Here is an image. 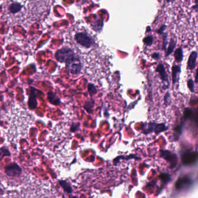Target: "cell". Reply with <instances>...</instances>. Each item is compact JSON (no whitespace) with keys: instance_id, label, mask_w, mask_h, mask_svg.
I'll return each mask as SVG.
<instances>
[{"instance_id":"12","label":"cell","mask_w":198,"mask_h":198,"mask_svg":"<svg viewBox=\"0 0 198 198\" xmlns=\"http://www.w3.org/2000/svg\"><path fill=\"white\" fill-rule=\"evenodd\" d=\"M48 100L50 103L52 104H53V105H59L61 103V101H60L59 97L52 91H50V92H48Z\"/></svg>"},{"instance_id":"15","label":"cell","mask_w":198,"mask_h":198,"mask_svg":"<svg viewBox=\"0 0 198 198\" xmlns=\"http://www.w3.org/2000/svg\"><path fill=\"white\" fill-rule=\"evenodd\" d=\"M174 58L177 62H181L183 59V51L181 48H178L174 52Z\"/></svg>"},{"instance_id":"17","label":"cell","mask_w":198,"mask_h":198,"mask_svg":"<svg viewBox=\"0 0 198 198\" xmlns=\"http://www.w3.org/2000/svg\"><path fill=\"white\" fill-rule=\"evenodd\" d=\"M176 43L175 40L173 38H171L170 42H169V46L167 49L166 52V56H169L170 55H171L174 50V48L176 47Z\"/></svg>"},{"instance_id":"24","label":"cell","mask_w":198,"mask_h":198,"mask_svg":"<svg viewBox=\"0 0 198 198\" xmlns=\"http://www.w3.org/2000/svg\"><path fill=\"white\" fill-rule=\"evenodd\" d=\"M187 85H188V87L190 89L191 92H194V87H195L193 81L192 79L189 80L188 81V82H187Z\"/></svg>"},{"instance_id":"34","label":"cell","mask_w":198,"mask_h":198,"mask_svg":"<svg viewBox=\"0 0 198 198\" xmlns=\"http://www.w3.org/2000/svg\"><path fill=\"white\" fill-rule=\"evenodd\" d=\"M70 198H78V197H77V196H72V197H70Z\"/></svg>"},{"instance_id":"11","label":"cell","mask_w":198,"mask_h":198,"mask_svg":"<svg viewBox=\"0 0 198 198\" xmlns=\"http://www.w3.org/2000/svg\"><path fill=\"white\" fill-rule=\"evenodd\" d=\"M156 71L159 74L160 77H161L162 81H164V82H168V74H167L166 70H165V67L162 64H159L158 66L156 69Z\"/></svg>"},{"instance_id":"29","label":"cell","mask_w":198,"mask_h":198,"mask_svg":"<svg viewBox=\"0 0 198 198\" xmlns=\"http://www.w3.org/2000/svg\"><path fill=\"white\" fill-rule=\"evenodd\" d=\"M165 29H166V25H163L157 31V33L160 34H162L163 33V31H164V30H165Z\"/></svg>"},{"instance_id":"14","label":"cell","mask_w":198,"mask_h":198,"mask_svg":"<svg viewBox=\"0 0 198 198\" xmlns=\"http://www.w3.org/2000/svg\"><path fill=\"white\" fill-rule=\"evenodd\" d=\"M181 68L178 66H173L172 67V79L174 84L176 83L178 74L180 73Z\"/></svg>"},{"instance_id":"33","label":"cell","mask_w":198,"mask_h":198,"mask_svg":"<svg viewBox=\"0 0 198 198\" xmlns=\"http://www.w3.org/2000/svg\"><path fill=\"white\" fill-rule=\"evenodd\" d=\"M174 1V0H167V1H168V2H171V1Z\"/></svg>"},{"instance_id":"23","label":"cell","mask_w":198,"mask_h":198,"mask_svg":"<svg viewBox=\"0 0 198 198\" xmlns=\"http://www.w3.org/2000/svg\"><path fill=\"white\" fill-rule=\"evenodd\" d=\"M144 42L145 44H147V45H148V46H151L153 43V37L152 36L146 37L144 39Z\"/></svg>"},{"instance_id":"27","label":"cell","mask_w":198,"mask_h":198,"mask_svg":"<svg viewBox=\"0 0 198 198\" xmlns=\"http://www.w3.org/2000/svg\"><path fill=\"white\" fill-rule=\"evenodd\" d=\"M79 124H73V125L71 126V129H70V130L72 132H75L78 129V127H79Z\"/></svg>"},{"instance_id":"4","label":"cell","mask_w":198,"mask_h":198,"mask_svg":"<svg viewBox=\"0 0 198 198\" xmlns=\"http://www.w3.org/2000/svg\"><path fill=\"white\" fill-rule=\"evenodd\" d=\"M198 161V152H187L182 155V162L185 165H192Z\"/></svg>"},{"instance_id":"30","label":"cell","mask_w":198,"mask_h":198,"mask_svg":"<svg viewBox=\"0 0 198 198\" xmlns=\"http://www.w3.org/2000/svg\"><path fill=\"white\" fill-rule=\"evenodd\" d=\"M152 57L154 59H159V55L158 53H154V54L152 55Z\"/></svg>"},{"instance_id":"16","label":"cell","mask_w":198,"mask_h":198,"mask_svg":"<svg viewBox=\"0 0 198 198\" xmlns=\"http://www.w3.org/2000/svg\"><path fill=\"white\" fill-rule=\"evenodd\" d=\"M168 129V127L164 124H156L154 132L156 134L165 132Z\"/></svg>"},{"instance_id":"9","label":"cell","mask_w":198,"mask_h":198,"mask_svg":"<svg viewBox=\"0 0 198 198\" xmlns=\"http://www.w3.org/2000/svg\"><path fill=\"white\" fill-rule=\"evenodd\" d=\"M23 7V6L20 3L18 2H14L9 5L8 10L11 14H16L22 11Z\"/></svg>"},{"instance_id":"35","label":"cell","mask_w":198,"mask_h":198,"mask_svg":"<svg viewBox=\"0 0 198 198\" xmlns=\"http://www.w3.org/2000/svg\"><path fill=\"white\" fill-rule=\"evenodd\" d=\"M1 191H2V190L1 189V188H0V192H1Z\"/></svg>"},{"instance_id":"8","label":"cell","mask_w":198,"mask_h":198,"mask_svg":"<svg viewBox=\"0 0 198 198\" xmlns=\"http://www.w3.org/2000/svg\"><path fill=\"white\" fill-rule=\"evenodd\" d=\"M28 105L30 110H34L37 107V96L35 93L34 90H31V93L30 95L29 99L28 102Z\"/></svg>"},{"instance_id":"13","label":"cell","mask_w":198,"mask_h":198,"mask_svg":"<svg viewBox=\"0 0 198 198\" xmlns=\"http://www.w3.org/2000/svg\"><path fill=\"white\" fill-rule=\"evenodd\" d=\"M59 183L60 186L63 188L64 191L67 193H73V189L69 183L66 180H60Z\"/></svg>"},{"instance_id":"2","label":"cell","mask_w":198,"mask_h":198,"mask_svg":"<svg viewBox=\"0 0 198 198\" xmlns=\"http://www.w3.org/2000/svg\"><path fill=\"white\" fill-rule=\"evenodd\" d=\"M5 173L9 177H17L20 176L22 173V169L20 166L16 163H13L4 168Z\"/></svg>"},{"instance_id":"18","label":"cell","mask_w":198,"mask_h":198,"mask_svg":"<svg viewBox=\"0 0 198 198\" xmlns=\"http://www.w3.org/2000/svg\"><path fill=\"white\" fill-rule=\"evenodd\" d=\"M133 158H134V159H140V158L137 157L136 155H130L128 156H126L125 158V156H118L117 158H116L114 160V163L115 165H116L117 162H119V160L120 159H126V160H128L129 159H133Z\"/></svg>"},{"instance_id":"1","label":"cell","mask_w":198,"mask_h":198,"mask_svg":"<svg viewBox=\"0 0 198 198\" xmlns=\"http://www.w3.org/2000/svg\"><path fill=\"white\" fill-rule=\"evenodd\" d=\"M55 58L61 63H66V66L79 59L73 51L68 47H64L58 50L55 54Z\"/></svg>"},{"instance_id":"25","label":"cell","mask_w":198,"mask_h":198,"mask_svg":"<svg viewBox=\"0 0 198 198\" xmlns=\"http://www.w3.org/2000/svg\"><path fill=\"white\" fill-rule=\"evenodd\" d=\"M160 177H161L162 180L165 182H168L170 180V177L168 174H162L160 176Z\"/></svg>"},{"instance_id":"28","label":"cell","mask_w":198,"mask_h":198,"mask_svg":"<svg viewBox=\"0 0 198 198\" xmlns=\"http://www.w3.org/2000/svg\"><path fill=\"white\" fill-rule=\"evenodd\" d=\"M167 44H168V42H167V36H165L163 37V49H166Z\"/></svg>"},{"instance_id":"7","label":"cell","mask_w":198,"mask_h":198,"mask_svg":"<svg viewBox=\"0 0 198 198\" xmlns=\"http://www.w3.org/2000/svg\"><path fill=\"white\" fill-rule=\"evenodd\" d=\"M191 184V180L188 177L180 178L176 182V188L177 190H181L187 188Z\"/></svg>"},{"instance_id":"6","label":"cell","mask_w":198,"mask_h":198,"mask_svg":"<svg viewBox=\"0 0 198 198\" xmlns=\"http://www.w3.org/2000/svg\"><path fill=\"white\" fill-rule=\"evenodd\" d=\"M66 66L70 72L73 75H78L81 73L82 64L80 59L74 61L70 64Z\"/></svg>"},{"instance_id":"10","label":"cell","mask_w":198,"mask_h":198,"mask_svg":"<svg viewBox=\"0 0 198 198\" xmlns=\"http://www.w3.org/2000/svg\"><path fill=\"white\" fill-rule=\"evenodd\" d=\"M197 58L198 53L196 52H192L190 55L188 61V67L191 70H193L196 66V61Z\"/></svg>"},{"instance_id":"5","label":"cell","mask_w":198,"mask_h":198,"mask_svg":"<svg viewBox=\"0 0 198 198\" xmlns=\"http://www.w3.org/2000/svg\"><path fill=\"white\" fill-rule=\"evenodd\" d=\"M161 156L166 161L170 162L171 168L176 167L177 163V156L176 154H173L168 150L161 149Z\"/></svg>"},{"instance_id":"3","label":"cell","mask_w":198,"mask_h":198,"mask_svg":"<svg viewBox=\"0 0 198 198\" xmlns=\"http://www.w3.org/2000/svg\"><path fill=\"white\" fill-rule=\"evenodd\" d=\"M75 38L78 44L86 48L91 47L93 45V41L92 38L85 33H81L77 34Z\"/></svg>"},{"instance_id":"26","label":"cell","mask_w":198,"mask_h":198,"mask_svg":"<svg viewBox=\"0 0 198 198\" xmlns=\"http://www.w3.org/2000/svg\"><path fill=\"white\" fill-rule=\"evenodd\" d=\"M170 95H169V93L167 92L166 93V95L165 96V99H164V101H165V104L166 105H168L169 104V99H170Z\"/></svg>"},{"instance_id":"21","label":"cell","mask_w":198,"mask_h":198,"mask_svg":"<svg viewBox=\"0 0 198 198\" xmlns=\"http://www.w3.org/2000/svg\"><path fill=\"white\" fill-rule=\"evenodd\" d=\"M88 92L91 96L97 93V90L95 85L92 83H89L88 86Z\"/></svg>"},{"instance_id":"20","label":"cell","mask_w":198,"mask_h":198,"mask_svg":"<svg viewBox=\"0 0 198 198\" xmlns=\"http://www.w3.org/2000/svg\"><path fill=\"white\" fill-rule=\"evenodd\" d=\"M93 105H94V103L93 102L88 101V102H86L85 104L84 108H85V110L88 111V112L90 113V112H92V108L93 107Z\"/></svg>"},{"instance_id":"22","label":"cell","mask_w":198,"mask_h":198,"mask_svg":"<svg viewBox=\"0 0 198 198\" xmlns=\"http://www.w3.org/2000/svg\"><path fill=\"white\" fill-rule=\"evenodd\" d=\"M191 115H192V111H191V109H190L188 108H185V111H184V119H187L190 118V117L191 116Z\"/></svg>"},{"instance_id":"31","label":"cell","mask_w":198,"mask_h":198,"mask_svg":"<svg viewBox=\"0 0 198 198\" xmlns=\"http://www.w3.org/2000/svg\"><path fill=\"white\" fill-rule=\"evenodd\" d=\"M195 5L193 6L192 8H193L194 9H198V0H195Z\"/></svg>"},{"instance_id":"19","label":"cell","mask_w":198,"mask_h":198,"mask_svg":"<svg viewBox=\"0 0 198 198\" xmlns=\"http://www.w3.org/2000/svg\"><path fill=\"white\" fill-rule=\"evenodd\" d=\"M5 156H11V152L5 147H2L0 149V162Z\"/></svg>"},{"instance_id":"32","label":"cell","mask_w":198,"mask_h":198,"mask_svg":"<svg viewBox=\"0 0 198 198\" xmlns=\"http://www.w3.org/2000/svg\"><path fill=\"white\" fill-rule=\"evenodd\" d=\"M195 82L196 83H198V68L196 70V77H195Z\"/></svg>"}]
</instances>
